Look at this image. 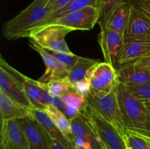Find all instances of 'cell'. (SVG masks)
<instances>
[{
	"mask_svg": "<svg viewBox=\"0 0 150 149\" xmlns=\"http://www.w3.org/2000/svg\"><path fill=\"white\" fill-rule=\"evenodd\" d=\"M51 0H35L17 15L3 25L1 32L9 40L25 37L26 34L48 16Z\"/></svg>",
	"mask_w": 150,
	"mask_h": 149,
	"instance_id": "6da1fadb",
	"label": "cell"
},
{
	"mask_svg": "<svg viewBox=\"0 0 150 149\" xmlns=\"http://www.w3.org/2000/svg\"><path fill=\"white\" fill-rule=\"evenodd\" d=\"M117 101L122 118L127 130L146 134L148 111L143 100L136 96L128 86L118 81L116 86Z\"/></svg>",
	"mask_w": 150,
	"mask_h": 149,
	"instance_id": "7a4b0ae2",
	"label": "cell"
},
{
	"mask_svg": "<svg viewBox=\"0 0 150 149\" xmlns=\"http://www.w3.org/2000/svg\"><path fill=\"white\" fill-rule=\"evenodd\" d=\"M81 114L98 134L105 149H127L125 137L92 104L87 102Z\"/></svg>",
	"mask_w": 150,
	"mask_h": 149,
	"instance_id": "3957f363",
	"label": "cell"
},
{
	"mask_svg": "<svg viewBox=\"0 0 150 149\" xmlns=\"http://www.w3.org/2000/svg\"><path fill=\"white\" fill-rule=\"evenodd\" d=\"M73 31V29L61 25H45L32 29L25 37H28L29 40L47 51L72 53L66 42L65 37Z\"/></svg>",
	"mask_w": 150,
	"mask_h": 149,
	"instance_id": "277c9868",
	"label": "cell"
},
{
	"mask_svg": "<svg viewBox=\"0 0 150 149\" xmlns=\"http://www.w3.org/2000/svg\"><path fill=\"white\" fill-rule=\"evenodd\" d=\"M86 99L123 137H125L127 129L122 118L116 93V86L109 92L98 91L92 89Z\"/></svg>",
	"mask_w": 150,
	"mask_h": 149,
	"instance_id": "5b68a950",
	"label": "cell"
},
{
	"mask_svg": "<svg viewBox=\"0 0 150 149\" xmlns=\"http://www.w3.org/2000/svg\"><path fill=\"white\" fill-rule=\"evenodd\" d=\"M100 13L98 7H89L51 19L48 21L40 23L36 27L45 25H61L73 29L74 31L91 30L97 23H98Z\"/></svg>",
	"mask_w": 150,
	"mask_h": 149,
	"instance_id": "8992f818",
	"label": "cell"
},
{
	"mask_svg": "<svg viewBox=\"0 0 150 149\" xmlns=\"http://www.w3.org/2000/svg\"><path fill=\"white\" fill-rule=\"evenodd\" d=\"M73 134V143L76 149H105L83 114L70 119Z\"/></svg>",
	"mask_w": 150,
	"mask_h": 149,
	"instance_id": "52a82bcc",
	"label": "cell"
},
{
	"mask_svg": "<svg viewBox=\"0 0 150 149\" xmlns=\"http://www.w3.org/2000/svg\"><path fill=\"white\" fill-rule=\"evenodd\" d=\"M0 67L8 72L14 78H16L20 83L26 92L28 98L32 102L35 109L45 110L46 105L42 100L43 91L45 89V84L39 81L31 79L26 76L23 75L21 72L12 67L2 56H0Z\"/></svg>",
	"mask_w": 150,
	"mask_h": 149,
	"instance_id": "ba28073f",
	"label": "cell"
},
{
	"mask_svg": "<svg viewBox=\"0 0 150 149\" xmlns=\"http://www.w3.org/2000/svg\"><path fill=\"white\" fill-rule=\"evenodd\" d=\"M98 42L105 62L117 69L125 45V37L122 34L108 29L101 28Z\"/></svg>",
	"mask_w": 150,
	"mask_h": 149,
	"instance_id": "9c48e42d",
	"label": "cell"
},
{
	"mask_svg": "<svg viewBox=\"0 0 150 149\" xmlns=\"http://www.w3.org/2000/svg\"><path fill=\"white\" fill-rule=\"evenodd\" d=\"M1 149H30L29 141L18 119L1 121Z\"/></svg>",
	"mask_w": 150,
	"mask_h": 149,
	"instance_id": "30bf717a",
	"label": "cell"
},
{
	"mask_svg": "<svg viewBox=\"0 0 150 149\" xmlns=\"http://www.w3.org/2000/svg\"><path fill=\"white\" fill-rule=\"evenodd\" d=\"M92 89L98 91L109 92L118 83V71L111 64L99 62L89 75Z\"/></svg>",
	"mask_w": 150,
	"mask_h": 149,
	"instance_id": "8fae6325",
	"label": "cell"
},
{
	"mask_svg": "<svg viewBox=\"0 0 150 149\" xmlns=\"http://www.w3.org/2000/svg\"><path fill=\"white\" fill-rule=\"evenodd\" d=\"M18 120L28 139L30 149H51V137L33 115Z\"/></svg>",
	"mask_w": 150,
	"mask_h": 149,
	"instance_id": "7c38bea8",
	"label": "cell"
},
{
	"mask_svg": "<svg viewBox=\"0 0 150 149\" xmlns=\"http://www.w3.org/2000/svg\"><path fill=\"white\" fill-rule=\"evenodd\" d=\"M150 55V41L125 40L124 48L117 64V71L135 64Z\"/></svg>",
	"mask_w": 150,
	"mask_h": 149,
	"instance_id": "4fadbf2b",
	"label": "cell"
},
{
	"mask_svg": "<svg viewBox=\"0 0 150 149\" xmlns=\"http://www.w3.org/2000/svg\"><path fill=\"white\" fill-rule=\"evenodd\" d=\"M29 45L31 48L36 51L42 58L45 66V71L42 77L38 80L43 83H46L53 79L67 77L69 70L59 61H57L53 56H51L46 50L41 48L40 45L29 40Z\"/></svg>",
	"mask_w": 150,
	"mask_h": 149,
	"instance_id": "5bb4252c",
	"label": "cell"
},
{
	"mask_svg": "<svg viewBox=\"0 0 150 149\" xmlns=\"http://www.w3.org/2000/svg\"><path fill=\"white\" fill-rule=\"evenodd\" d=\"M124 37L125 40L150 41V18L133 5L128 27Z\"/></svg>",
	"mask_w": 150,
	"mask_h": 149,
	"instance_id": "9a60e30c",
	"label": "cell"
},
{
	"mask_svg": "<svg viewBox=\"0 0 150 149\" xmlns=\"http://www.w3.org/2000/svg\"><path fill=\"white\" fill-rule=\"evenodd\" d=\"M0 90L25 108L35 109L20 83L2 67H0Z\"/></svg>",
	"mask_w": 150,
	"mask_h": 149,
	"instance_id": "2e32d148",
	"label": "cell"
},
{
	"mask_svg": "<svg viewBox=\"0 0 150 149\" xmlns=\"http://www.w3.org/2000/svg\"><path fill=\"white\" fill-rule=\"evenodd\" d=\"M118 80L127 86L149 84L150 72L138 64H133L118 70Z\"/></svg>",
	"mask_w": 150,
	"mask_h": 149,
	"instance_id": "e0dca14e",
	"label": "cell"
},
{
	"mask_svg": "<svg viewBox=\"0 0 150 149\" xmlns=\"http://www.w3.org/2000/svg\"><path fill=\"white\" fill-rule=\"evenodd\" d=\"M31 110L0 90V114L1 121L20 119L31 115Z\"/></svg>",
	"mask_w": 150,
	"mask_h": 149,
	"instance_id": "ac0fdd59",
	"label": "cell"
},
{
	"mask_svg": "<svg viewBox=\"0 0 150 149\" xmlns=\"http://www.w3.org/2000/svg\"><path fill=\"white\" fill-rule=\"evenodd\" d=\"M131 10L132 4L130 0L123 1L113 12L105 27L125 35L130 22Z\"/></svg>",
	"mask_w": 150,
	"mask_h": 149,
	"instance_id": "d6986e66",
	"label": "cell"
},
{
	"mask_svg": "<svg viewBox=\"0 0 150 149\" xmlns=\"http://www.w3.org/2000/svg\"><path fill=\"white\" fill-rule=\"evenodd\" d=\"M31 115H33L41 125L44 127L45 131L48 132L50 137L68 149H75L73 143L62 134L61 131L57 128V126L51 120L49 115L43 110L33 109L31 110Z\"/></svg>",
	"mask_w": 150,
	"mask_h": 149,
	"instance_id": "ffe728a7",
	"label": "cell"
},
{
	"mask_svg": "<svg viewBox=\"0 0 150 149\" xmlns=\"http://www.w3.org/2000/svg\"><path fill=\"white\" fill-rule=\"evenodd\" d=\"M61 99L64 102V108L62 111L69 120L81 113L88 102L86 96L80 94L75 88L62 96Z\"/></svg>",
	"mask_w": 150,
	"mask_h": 149,
	"instance_id": "44dd1931",
	"label": "cell"
},
{
	"mask_svg": "<svg viewBox=\"0 0 150 149\" xmlns=\"http://www.w3.org/2000/svg\"><path fill=\"white\" fill-rule=\"evenodd\" d=\"M100 61L94 58L81 57L79 61L69 70L67 79L74 86L77 82L89 77L92 69Z\"/></svg>",
	"mask_w": 150,
	"mask_h": 149,
	"instance_id": "7402d4cb",
	"label": "cell"
},
{
	"mask_svg": "<svg viewBox=\"0 0 150 149\" xmlns=\"http://www.w3.org/2000/svg\"><path fill=\"white\" fill-rule=\"evenodd\" d=\"M44 110L48 113L57 128L73 143V134L70 120L64 115V112L52 105H46V108Z\"/></svg>",
	"mask_w": 150,
	"mask_h": 149,
	"instance_id": "603a6c76",
	"label": "cell"
},
{
	"mask_svg": "<svg viewBox=\"0 0 150 149\" xmlns=\"http://www.w3.org/2000/svg\"><path fill=\"white\" fill-rule=\"evenodd\" d=\"M98 1H99V0H73V1H72L68 5L64 7V8H62V10H59L58 12L55 13L54 14H53L52 15L48 17L46 20H45L41 23H44V22L45 21H48V20H51V19L56 18L64 15L68 14V13H72V12L82 10V9L86 8V7H98Z\"/></svg>",
	"mask_w": 150,
	"mask_h": 149,
	"instance_id": "cb8c5ba5",
	"label": "cell"
},
{
	"mask_svg": "<svg viewBox=\"0 0 150 149\" xmlns=\"http://www.w3.org/2000/svg\"><path fill=\"white\" fill-rule=\"evenodd\" d=\"M125 0H99L98 9L99 10L100 18L98 24L100 27L104 28L115 9Z\"/></svg>",
	"mask_w": 150,
	"mask_h": 149,
	"instance_id": "d4e9b609",
	"label": "cell"
},
{
	"mask_svg": "<svg viewBox=\"0 0 150 149\" xmlns=\"http://www.w3.org/2000/svg\"><path fill=\"white\" fill-rule=\"evenodd\" d=\"M45 84L48 93L54 97H61L70 89L75 88L70 83L67 77L53 79Z\"/></svg>",
	"mask_w": 150,
	"mask_h": 149,
	"instance_id": "484cf974",
	"label": "cell"
},
{
	"mask_svg": "<svg viewBox=\"0 0 150 149\" xmlns=\"http://www.w3.org/2000/svg\"><path fill=\"white\" fill-rule=\"evenodd\" d=\"M125 140L129 148L150 149V137L145 134L127 130Z\"/></svg>",
	"mask_w": 150,
	"mask_h": 149,
	"instance_id": "4316f807",
	"label": "cell"
},
{
	"mask_svg": "<svg viewBox=\"0 0 150 149\" xmlns=\"http://www.w3.org/2000/svg\"><path fill=\"white\" fill-rule=\"evenodd\" d=\"M47 51L51 56H53L57 61H59L62 64H63L68 70H70L81 58V56L76 55L73 53H64L56 52V51Z\"/></svg>",
	"mask_w": 150,
	"mask_h": 149,
	"instance_id": "83f0119b",
	"label": "cell"
},
{
	"mask_svg": "<svg viewBox=\"0 0 150 149\" xmlns=\"http://www.w3.org/2000/svg\"><path fill=\"white\" fill-rule=\"evenodd\" d=\"M128 88L142 100H150V83L142 86H130Z\"/></svg>",
	"mask_w": 150,
	"mask_h": 149,
	"instance_id": "f1b7e54d",
	"label": "cell"
},
{
	"mask_svg": "<svg viewBox=\"0 0 150 149\" xmlns=\"http://www.w3.org/2000/svg\"><path fill=\"white\" fill-rule=\"evenodd\" d=\"M72 1H73V0H51V1H50L49 3V5H48L49 12H48V16L45 18V20H46L48 17L54 14L55 13L58 12L59 10H62V9L64 8V7L68 5Z\"/></svg>",
	"mask_w": 150,
	"mask_h": 149,
	"instance_id": "f546056e",
	"label": "cell"
},
{
	"mask_svg": "<svg viewBox=\"0 0 150 149\" xmlns=\"http://www.w3.org/2000/svg\"><path fill=\"white\" fill-rule=\"evenodd\" d=\"M74 87L76 90L77 91V92H79L80 94L83 95V96L86 97L87 95L89 93V92H90L91 89H92V86H91L89 77L77 82L74 85Z\"/></svg>",
	"mask_w": 150,
	"mask_h": 149,
	"instance_id": "4dcf8cb0",
	"label": "cell"
},
{
	"mask_svg": "<svg viewBox=\"0 0 150 149\" xmlns=\"http://www.w3.org/2000/svg\"><path fill=\"white\" fill-rule=\"evenodd\" d=\"M132 5L150 18V0H130Z\"/></svg>",
	"mask_w": 150,
	"mask_h": 149,
	"instance_id": "1f68e13d",
	"label": "cell"
},
{
	"mask_svg": "<svg viewBox=\"0 0 150 149\" xmlns=\"http://www.w3.org/2000/svg\"><path fill=\"white\" fill-rule=\"evenodd\" d=\"M135 64H138V65L140 66V67H143L145 70L150 72V55L142 58V59L139 60V61L136 63H135Z\"/></svg>",
	"mask_w": 150,
	"mask_h": 149,
	"instance_id": "d6a6232c",
	"label": "cell"
},
{
	"mask_svg": "<svg viewBox=\"0 0 150 149\" xmlns=\"http://www.w3.org/2000/svg\"><path fill=\"white\" fill-rule=\"evenodd\" d=\"M51 149H68L66 147H64L63 145H62L61 143H59L57 140H54V139H51ZM76 149V148H75Z\"/></svg>",
	"mask_w": 150,
	"mask_h": 149,
	"instance_id": "836d02e7",
	"label": "cell"
},
{
	"mask_svg": "<svg viewBox=\"0 0 150 149\" xmlns=\"http://www.w3.org/2000/svg\"><path fill=\"white\" fill-rule=\"evenodd\" d=\"M146 134H147L148 137H150V113H148L147 117H146Z\"/></svg>",
	"mask_w": 150,
	"mask_h": 149,
	"instance_id": "e575fe53",
	"label": "cell"
},
{
	"mask_svg": "<svg viewBox=\"0 0 150 149\" xmlns=\"http://www.w3.org/2000/svg\"><path fill=\"white\" fill-rule=\"evenodd\" d=\"M144 102V105L146 106V110L148 111V113H150V100H143Z\"/></svg>",
	"mask_w": 150,
	"mask_h": 149,
	"instance_id": "d590c367",
	"label": "cell"
},
{
	"mask_svg": "<svg viewBox=\"0 0 150 149\" xmlns=\"http://www.w3.org/2000/svg\"><path fill=\"white\" fill-rule=\"evenodd\" d=\"M127 149H131V148H127Z\"/></svg>",
	"mask_w": 150,
	"mask_h": 149,
	"instance_id": "8d00e7d4",
	"label": "cell"
}]
</instances>
